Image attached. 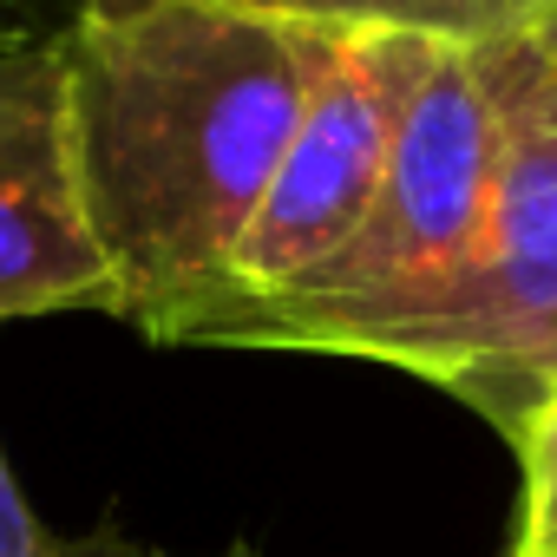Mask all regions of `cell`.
<instances>
[{"label": "cell", "instance_id": "cell-6", "mask_svg": "<svg viewBox=\"0 0 557 557\" xmlns=\"http://www.w3.org/2000/svg\"><path fill=\"white\" fill-rule=\"evenodd\" d=\"M236 14H269L322 34H426L453 47H479L492 34L531 27L537 0H210Z\"/></svg>", "mask_w": 557, "mask_h": 557}, {"label": "cell", "instance_id": "cell-11", "mask_svg": "<svg viewBox=\"0 0 557 557\" xmlns=\"http://www.w3.org/2000/svg\"><path fill=\"white\" fill-rule=\"evenodd\" d=\"M14 40V27H8V0H0V47H8Z\"/></svg>", "mask_w": 557, "mask_h": 557}, {"label": "cell", "instance_id": "cell-5", "mask_svg": "<svg viewBox=\"0 0 557 557\" xmlns=\"http://www.w3.org/2000/svg\"><path fill=\"white\" fill-rule=\"evenodd\" d=\"M53 309H112V275L73 190L60 34H14L0 47V322Z\"/></svg>", "mask_w": 557, "mask_h": 557}, {"label": "cell", "instance_id": "cell-8", "mask_svg": "<svg viewBox=\"0 0 557 557\" xmlns=\"http://www.w3.org/2000/svg\"><path fill=\"white\" fill-rule=\"evenodd\" d=\"M0 557H138L132 544H119L112 531H92V537H60L34 518L8 453H0Z\"/></svg>", "mask_w": 557, "mask_h": 557}, {"label": "cell", "instance_id": "cell-1", "mask_svg": "<svg viewBox=\"0 0 557 557\" xmlns=\"http://www.w3.org/2000/svg\"><path fill=\"white\" fill-rule=\"evenodd\" d=\"M329 47L210 0H79L60 34L66 151L112 315L158 335L230 283Z\"/></svg>", "mask_w": 557, "mask_h": 557}, {"label": "cell", "instance_id": "cell-2", "mask_svg": "<svg viewBox=\"0 0 557 557\" xmlns=\"http://www.w3.org/2000/svg\"><path fill=\"white\" fill-rule=\"evenodd\" d=\"M498 171V119L472 47L440 40L387 151L361 230L296 289L210 296L164 322L171 348H296L361 361L381 335L426 315L485 243Z\"/></svg>", "mask_w": 557, "mask_h": 557}, {"label": "cell", "instance_id": "cell-9", "mask_svg": "<svg viewBox=\"0 0 557 557\" xmlns=\"http://www.w3.org/2000/svg\"><path fill=\"white\" fill-rule=\"evenodd\" d=\"M531 40H537V53H544L550 79H557V0H537V14H531Z\"/></svg>", "mask_w": 557, "mask_h": 557}, {"label": "cell", "instance_id": "cell-10", "mask_svg": "<svg viewBox=\"0 0 557 557\" xmlns=\"http://www.w3.org/2000/svg\"><path fill=\"white\" fill-rule=\"evenodd\" d=\"M138 557H171V550H138ZM210 557H256V550H243V544H230V550H210Z\"/></svg>", "mask_w": 557, "mask_h": 557}, {"label": "cell", "instance_id": "cell-3", "mask_svg": "<svg viewBox=\"0 0 557 557\" xmlns=\"http://www.w3.org/2000/svg\"><path fill=\"white\" fill-rule=\"evenodd\" d=\"M498 119L485 243L466 275L361 361L407 368L479 407L511 446L557 394V79L531 27L472 47Z\"/></svg>", "mask_w": 557, "mask_h": 557}, {"label": "cell", "instance_id": "cell-7", "mask_svg": "<svg viewBox=\"0 0 557 557\" xmlns=\"http://www.w3.org/2000/svg\"><path fill=\"white\" fill-rule=\"evenodd\" d=\"M518 472H524V498H518L511 557H557V394H550L544 413L524 426V440H518Z\"/></svg>", "mask_w": 557, "mask_h": 557}, {"label": "cell", "instance_id": "cell-4", "mask_svg": "<svg viewBox=\"0 0 557 557\" xmlns=\"http://www.w3.org/2000/svg\"><path fill=\"white\" fill-rule=\"evenodd\" d=\"M433 47L426 34H335L216 296L296 289L361 230Z\"/></svg>", "mask_w": 557, "mask_h": 557}]
</instances>
